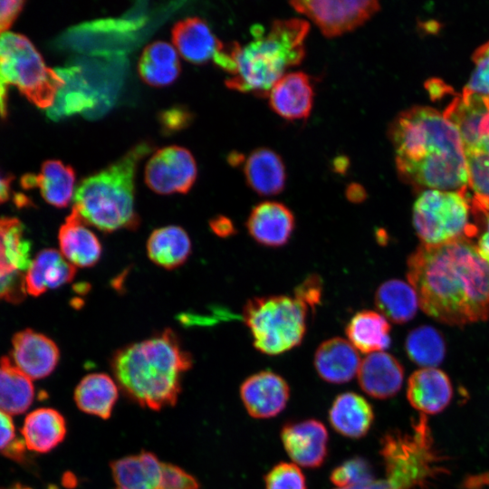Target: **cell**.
<instances>
[{
    "label": "cell",
    "instance_id": "f907efd6",
    "mask_svg": "<svg viewBox=\"0 0 489 489\" xmlns=\"http://www.w3.org/2000/svg\"><path fill=\"white\" fill-rule=\"evenodd\" d=\"M0 489H31L29 487L24 486L20 484H15L14 485H11L9 487H0Z\"/></svg>",
    "mask_w": 489,
    "mask_h": 489
},
{
    "label": "cell",
    "instance_id": "8fae6325",
    "mask_svg": "<svg viewBox=\"0 0 489 489\" xmlns=\"http://www.w3.org/2000/svg\"><path fill=\"white\" fill-rule=\"evenodd\" d=\"M312 20L326 37L340 36L368 21L379 10L375 0H301L289 3Z\"/></svg>",
    "mask_w": 489,
    "mask_h": 489
},
{
    "label": "cell",
    "instance_id": "7402d4cb",
    "mask_svg": "<svg viewBox=\"0 0 489 489\" xmlns=\"http://www.w3.org/2000/svg\"><path fill=\"white\" fill-rule=\"evenodd\" d=\"M360 363L357 350L350 341L340 337L321 343L314 355L318 375L332 384L350 381L359 371Z\"/></svg>",
    "mask_w": 489,
    "mask_h": 489
},
{
    "label": "cell",
    "instance_id": "4316f807",
    "mask_svg": "<svg viewBox=\"0 0 489 489\" xmlns=\"http://www.w3.org/2000/svg\"><path fill=\"white\" fill-rule=\"evenodd\" d=\"M116 489H158L162 463L151 453L120 458L111 465Z\"/></svg>",
    "mask_w": 489,
    "mask_h": 489
},
{
    "label": "cell",
    "instance_id": "836d02e7",
    "mask_svg": "<svg viewBox=\"0 0 489 489\" xmlns=\"http://www.w3.org/2000/svg\"><path fill=\"white\" fill-rule=\"evenodd\" d=\"M34 388L30 378L7 357L0 360V410L8 415L24 413L34 400Z\"/></svg>",
    "mask_w": 489,
    "mask_h": 489
},
{
    "label": "cell",
    "instance_id": "d6a6232c",
    "mask_svg": "<svg viewBox=\"0 0 489 489\" xmlns=\"http://www.w3.org/2000/svg\"><path fill=\"white\" fill-rule=\"evenodd\" d=\"M375 304L379 313L396 323L412 320L419 306L414 288L398 279L388 280L379 286L375 292Z\"/></svg>",
    "mask_w": 489,
    "mask_h": 489
},
{
    "label": "cell",
    "instance_id": "b9f144b4",
    "mask_svg": "<svg viewBox=\"0 0 489 489\" xmlns=\"http://www.w3.org/2000/svg\"><path fill=\"white\" fill-rule=\"evenodd\" d=\"M158 489H199L196 479L181 468L162 463V477Z\"/></svg>",
    "mask_w": 489,
    "mask_h": 489
},
{
    "label": "cell",
    "instance_id": "9a60e30c",
    "mask_svg": "<svg viewBox=\"0 0 489 489\" xmlns=\"http://www.w3.org/2000/svg\"><path fill=\"white\" fill-rule=\"evenodd\" d=\"M240 395L250 416L269 418L285 408L290 388L280 375L264 370L250 376L242 383Z\"/></svg>",
    "mask_w": 489,
    "mask_h": 489
},
{
    "label": "cell",
    "instance_id": "7bdbcfd3",
    "mask_svg": "<svg viewBox=\"0 0 489 489\" xmlns=\"http://www.w3.org/2000/svg\"><path fill=\"white\" fill-rule=\"evenodd\" d=\"M321 279L315 274L307 276L294 290V297L312 310L321 303Z\"/></svg>",
    "mask_w": 489,
    "mask_h": 489
},
{
    "label": "cell",
    "instance_id": "1f68e13d",
    "mask_svg": "<svg viewBox=\"0 0 489 489\" xmlns=\"http://www.w3.org/2000/svg\"><path fill=\"white\" fill-rule=\"evenodd\" d=\"M74 398L82 411L106 419L118 398V388L109 375L92 373L79 382Z\"/></svg>",
    "mask_w": 489,
    "mask_h": 489
},
{
    "label": "cell",
    "instance_id": "52a82bcc",
    "mask_svg": "<svg viewBox=\"0 0 489 489\" xmlns=\"http://www.w3.org/2000/svg\"><path fill=\"white\" fill-rule=\"evenodd\" d=\"M308 308L295 297L269 295L249 299L243 320L254 348L266 355H279L301 344L306 332Z\"/></svg>",
    "mask_w": 489,
    "mask_h": 489
},
{
    "label": "cell",
    "instance_id": "277c9868",
    "mask_svg": "<svg viewBox=\"0 0 489 489\" xmlns=\"http://www.w3.org/2000/svg\"><path fill=\"white\" fill-rule=\"evenodd\" d=\"M309 30V23L297 17L274 20L268 31L254 25L251 42L244 46L236 43L235 71L226 79V87L267 97L286 71L303 60Z\"/></svg>",
    "mask_w": 489,
    "mask_h": 489
},
{
    "label": "cell",
    "instance_id": "d590c367",
    "mask_svg": "<svg viewBox=\"0 0 489 489\" xmlns=\"http://www.w3.org/2000/svg\"><path fill=\"white\" fill-rule=\"evenodd\" d=\"M405 349L408 358L424 368L438 366L446 355V343L442 334L428 325L412 330L407 336Z\"/></svg>",
    "mask_w": 489,
    "mask_h": 489
},
{
    "label": "cell",
    "instance_id": "ac0fdd59",
    "mask_svg": "<svg viewBox=\"0 0 489 489\" xmlns=\"http://www.w3.org/2000/svg\"><path fill=\"white\" fill-rule=\"evenodd\" d=\"M358 379L368 395L379 399L389 398L401 388L404 369L391 354L374 352L361 361Z\"/></svg>",
    "mask_w": 489,
    "mask_h": 489
},
{
    "label": "cell",
    "instance_id": "d6986e66",
    "mask_svg": "<svg viewBox=\"0 0 489 489\" xmlns=\"http://www.w3.org/2000/svg\"><path fill=\"white\" fill-rule=\"evenodd\" d=\"M452 397L451 381L440 369L423 368L408 379L407 398L411 406L421 413H440L449 405Z\"/></svg>",
    "mask_w": 489,
    "mask_h": 489
},
{
    "label": "cell",
    "instance_id": "9c48e42d",
    "mask_svg": "<svg viewBox=\"0 0 489 489\" xmlns=\"http://www.w3.org/2000/svg\"><path fill=\"white\" fill-rule=\"evenodd\" d=\"M470 217L466 189H427L414 204L412 222L424 244L435 245L458 239L473 243L477 228Z\"/></svg>",
    "mask_w": 489,
    "mask_h": 489
},
{
    "label": "cell",
    "instance_id": "8992f818",
    "mask_svg": "<svg viewBox=\"0 0 489 489\" xmlns=\"http://www.w3.org/2000/svg\"><path fill=\"white\" fill-rule=\"evenodd\" d=\"M63 79L46 66L43 56L24 35L0 34V116L7 115L8 87L14 86L39 108L50 109Z\"/></svg>",
    "mask_w": 489,
    "mask_h": 489
},
{
    "label": "cell",
    "instance_id": "e0dca14e",
    "mask_svg": "<svg viewBox=\"0 0 489 489\" xmlns=\"http://www.w3.org/2000/svg\"><path fill=\"white\" fill-rule=\"evenodd\" d=\"M295 227L292 212L285 205L264 201L251 211L246 228L251 237L267 247H280L288 243Z\"/></svg>",
    "mask_w": 489,
    "mask_h": 489
},
{
    "label": "cell",
    "instance_id": "484cf974",
    "mask_svg": "<svg viewBox=\"0 0 489 489\" xmlns=\"http://www.w3.org/2000/svg\"><path fill=\"white\" fill-rule=\"evenodd\" d=\"M56 72L63 79L64 85L58 91L53 105L48 109L51 119L59 120L94 108L97 94L83 79L80 67L59 68Z\"/></svg>",
    "mask_w": 489,
    "mask_h": 489
},
{
    "label": "cell",
    "instance_id": "3957f363",
    "mask_svg": "<svg viewBox=\"0 0 489 489\" xmlns=\"http://www.w3.org/2000/svg\"><path fill=\"white\" fill-rule=\"evenodd\" d=\"M192 359L171 329L118 350L111 360L121 388L140 405L154 410L176 403L182 374Z\"/></svg>",
    "mask_w": 489,
    "mask_h": 489
},
{
    "label": "cell",
    "instance_id": "7c38bea8",
    "mask_svg": "<svg viewBox=\"0 0 489 489\" xmlns=\"http://www.w3.org/2000/svg\"><path fill=\"white\" fill-rule=\"evenodd\" d=\"M197 176V163L189 150L179 146L158 149L145 168V182L155 193H187Z\"/></svg>",
    "mask_w": 489,
    "mask_h": 489
},
{
    "label": "cell",
    "instance_id": "ee69618b",
    "mask_svg": "<svg viewBox=\"0 0 489 489\" xmlns=\"http://www.w3.org/2000/svg\"><path fill=\"white\" fill-rule=\"evenodd\" d=\"M24 1L0 0V34L13 24L23 9Z\"/></svg>",
    "mask_w": 489,
    "mask_h": 489
},
{
    "label": "cell",
    "instance_id": "44dd1931",
    "mask_svg": "<svg viewBox=\"0 0 489 489\" xmlns=\"http://www.w3.org/2000/svg\"><path fill=\"white\" fill-rule=\"evenodd\" d=\"M76 267L61 253L53 248L40 251L24 276L26 293L40 296L48 290L59 288L72 282Z\"/></svg>",
    "mask_w": 489,
    "mask_h": 489
},
{
    "label": "cell",
    "instance_id": "bcb514c9",
    "mask_svg": "<svg viewBox=\"0 0 489 489\" xmlns=\"http://www.w3.org/2000/svg\"><path fill=\"white\" fill-rule=\"evenodd\" d=\"M209 225L212 231L220 237H228L235 233V227L232 221L223 216L214 217L209 222Z\"/></svg>",
    "mask_w": 489,
    "mask_h": 489
},
{
    "label": "cell",
    "instance_id": "f6af8a7d",
    "mask_svg": "<svg viewBox=\"0 0 489 489\" xmlns=\"http://www.w3.org/2000/svg\"><path fill=\"white\" fill-rule=\"evenodd\" d=\"M14 440V426L10 415L0 410V450Z\"/></svg>",
    "mask_w": 489,
    "mask_h": 489
},
{
    "label": "cell",
    "instance_id": "30bf717a",
    "mask_svg": "<svg viewBox=\"0 0 489 489\" xmlns=\"http://www.w3.org/2000/svg\"><path fill=\"white\" fill-rule=\"evenodd\" d=\"M443 113L459 131L468 187L489 197V97L463 91Z\"/></svg>",
    "mask_w": 489,
    "mask_h": 489
},
{
    "label": "cell",
    "instance_id": "8d00e7d4",
    "mask_svg": "<svg viewBox=\"0 0 489 489\" xmlns=\"http://www.w3.org/2000/svg\"><path fill=\"white\" fill-rule=\"evenodd\" d=\"M24 273L0 249V301L19 303L24 299Z\"/></svg>",
    "mask_w": 489,
    "mask_h": 489
},
{
    "label": "cell",
    "instance_id": "cb8c5ba5",
    "mask_svg": "<svg viewBox=\"0 0 489 489\" xmlns=\"http://www.w3.org/2000/svg\"><path fill=\"white\" fill-rule=\"evenodd\" d=\"M245 180L260 196L280 194L285 186L286 172L279 154L268 148L253 150L244 164Z\"/></svg>",
    "mask_w": 489,
    "mask_h": 489
},
{
    "label": "cell",
    "instance_id": "7dc6e473",
    "mask_svg": "<svg viewBox=\"0 0 489 489\" xmlns=\"http://www.w3.org/2000/svg\"><path fill=\"white\" fill-rule=\"evenodd\" d=\"M366 190L357 183L350 184L346 189V197L352 203H360L366 198Z\"/></svg>",
    "mask_w": 489,
    "mask_h": 489
},
{
    "label": "cell",
    "instance_id": "74e56055",
    "mask_svg": "<svg viewBox=\"0 0 489 489\" xmlns=\"http://www.w3.org/2000/svg\"><path fill=\"white\" fill-rule=\"evenodd\" d=\"M331 481L340 487L368 484L374 481L373 470L366 459L356 456L337 466Z\"/></svg>",
    "mask_w": 489,
    "mask_h": 489
},
{
    "label": "cell",
    "instance_id": "f1b7e54d",
    "mask_svg": "<svg viewBox=\"0 0 489 489\" xmlns=\"http://www.w3.org/2000/svg\"><path fill=\"white\" fill-rule=\"evenodd\" d=\"M65 434V420L53 408H38L31 412L22 427L25 446L38 453L53 449L63 440Z\"/></svg>",
    "mask_w": 489,
    "mask_h": 489
},
{
    "label": "cell",
    "instance_id": "60d3db41",
    "mask_svg": "<svg viewBox=\"0 0 489 489\" xmlns=\"http://www.w3.org/2000/svg\"><path fill=\"white\" fill-rule=\"evenodd\" d=\"M265 489H306L305 477L294 464L280 463L265 475Z\"/></svg>",
    "mask_w": 489,
    "mask_h": 489
},
{
    "label": "cell",
    "instance_id": "2e32d148",
    "mask_svg": "<svg viewBox=\"0 0 489 489\" xmlns=\"http://www.w3.org/2000/svg\"><path fill=\"white\" fill-rule=\"evenodd\" d=\"M271 109L288 120L307 119L312 110V80L303 72L285 73L268 93Z\"/></svg>",
    "mask_w": 489,
    "mask_h": 489
},
{
    "label": "cell",
    "instance_id": "ab89813d",
    "mask_svg": "<svg viewBox=\"0 0 489 489\" xmlns=\"http://www.w3.org/2000/svg\"><path fill=\"white\" fill-rule=\"evenodd\" d=\"M473 61L475 69L463 91L489 97V41L475 50Z\"/></svg>",
    "mask_w": 489,
    "mask_h": 489
},
{
    "label": "cell",
    "instance_id": "c3c4849f",
    "mask_svg": "<svg viewBox=\"0 0 489 489\" xmlns=\"http://www.w3.org/2000/svg\"><path fill=\"white\" fill-rule=\"evenodd\" d=\"M14 180L12 175L0 172V204L5 203L11 197V184Z\"/></svg>",
    "mask_w": 489,
    "mask_h": 489
},
{
    "label": "cell",
    "instance_id": "e575fe53",
    "mask_svg": "<svg viewBox=\"0 0 489 489\" xmlns=\"http://www.w3.org/2000/svg\"><path fill=\"white\" fill-rule=\"evenodd\" d=\"M75 172L69 165L60 160H46L41 172L34 175V187L40 189L43 199L50 205L63 208L73 198Z\"/></svg>",
    "mask_w": 489,
    "mask_h": 489
},
{
    "label": "cell",
    "instance_id": "d4e9b609",
    "mask_svg": "<svg viewBox=\"0 0 489 489\" xmlns=\"http://www.w3.org/2000/svg\"><path fill=\"white\" fill-rule=\"evenodd\" d=\"M329 419L339 434L350 438H360L369 430L374 413L371 405L363 397L353 392H345L334 399Z\"/></svg>",
    "mask_w": 489,
    "mask_h": 489
},
{
    "label": "cell",
    "instance_id": "ba28073f",
    "mask_svg": "<svg viewBox=\"0 0 489 489\" xmlns=\"http://www.w3.org/2000/svg\"><path fill=\"white\" fill-rule=\"evenodd\" d=\"M380 445L389 489H426L441 470L425 417L416 421L412 433L389 432Z\"/></svg>",
    "mask_w": 489,
    "mask_h": 489
},
{
    "label": "cell",
    "instance_id": "5b68a950",
    "mask_svg": "<svg viewBox=\"0 0 489 489\" xmlns=\"http://www.w3.org/2000/svg\"><path fill=\"white\" fill-rule=\"evenodd\" d=\"M152 149L149 142L132 147L120 159L92 174L77 187L74 211L87 225L103 233L134 230L139 225L135 211V176L139 161Z\"/></svg>",
    "mask_w": 489,
    "mask_h": 489
},
{
    "label": "cell",
    "instance_id": "ffe728a7",
    "mask_svg": "<svg viewBox=\"0 0 489 489\" xmlns=\"http://www.w3.org/2000/svg\"><path fill=\"white\" fill-rule=\"evenodd\" d=\"M58 243L62 255L75 267H91L100 261L102 254L96 235L72 210L60 226Z\"/></svg>",
    "mask_w": 489,
    "mask_h": 489
},
{
    "label": "cell",
    "instance_id": "83f0119b",
    "mask_svg": "<svg viewBox=\"0 0 489 489\" xmlns=\"http://www.w3.org/2000/svg\"><path fill=\"white\" fill-rule=\"evenodd\" d=\"M192 244L187 233L177 225L155 229L147 242L149 258L168 270L184 264L190 256Z\"/></svg>",
    "mask_w": 489,
    "mask_h": 489
},
{
    "label": "cell",
    "instance_id": "f546056e",
    "mask_svg": "<svg viewBox=\"0 0 489 489\" xmlns=\"http://www.w3.org/2000/svg\"><path fill=\"white\" fill-rule=\"evenodd\" d=\"M346 335L352 346L364 353L383 351L389 347L390 324L379 312H357L346 326Z\"/></svg>",
    "mask_w": 489,
    "mask_h": 489
},
{
    "label": "cell",
    "instance_id": "4fadbf2b",
    "mask_svg": "<svg viewBox=\"0 0 489 489\" xmlns=\"http://www.w3.org/2000/svg\"><path fill=\"white\" fill-rule=\"evenodd\" d=\"M12 362L31 379L49 376L56 368L60 351L49 337L31 329L16 332L12 339Z\"/></svg>",
    "mask_w": 489,
    "mask_h": 489
},
{
    "label": "cell",
    "instance_id": "4dcf8cb0",
    "mask_svg": "<svg viewBox=\"0 0 489 489\" xmlns=\"http://www.w3.org/2000/svg\"><path fill=\"white\" fill-rule=\"evenodd\" d=\"M138 71L141 80L150 86L170 85L180 73L178 55L169 43L154 42L143 50Z\"/></svg>",
    "mask_w": 489,
    "mask_h": 489
},
{
    "label": "cell",
    "instance_id": "681fc988",
    "mask_svg": "<svg viewBox=\"0 0 489 489\" xmlns=\"http://www.w3.org/2000/svg\"><path fill=\"white\" fill-rule=\"evenodd\" d=\"M369 484H361V485H352V486L340 487L338 489H371Z\"/></svg>",
    "mask_w": 489,
    "mask_h": 489
},
{
    "label": "cell",
    "instance_id": "603a6c76",
    "mask_svg": "<svg viewBox=\"0 0 489 489\" xmlns=\"http://www.w3.org/2000/svg\"><path fill=\"white\" fill-rule=\"evenodd\" d=\"M172 41L181 56L194 64L213 60L223 46L207 24L199 17L178 21L171 31Z\"/></svg>",
    "mask_w": 489,
    "mask_h": 489
},
{
    "label": "cell",
    "instance_id": "7a4b0ae2",
    "mask_svg": "<svg viewBox=\"0 0 489 489\" xmlns=\"http://www.w3.org/2000/svg\"><path fill=\"white\" fill-rule=\"evenodd\" d=\"M397 170L414 187L459 191L468 173L459 131L444 113L414 106L398 114L388 127Z\"/></svg>",
    "mask_w": 489,
    "mask_h": 489
},
{
    "label": "cell",
    "instance_id": "5bb4252c",
    "mask_svg": "<svg viewBox=\"0 0 489 489\" xmlns=\"http://www.w3.org/2000/svg\"><path fill=\"white\" fill-rule=\"evenodd\" d=\"M281 438L290 458L303 467H319L327 456L328 432L316 419L287 423Z\"/></svg>",
    "mask_w": 489,
    "mask_h": 489
},
{
    "label": "cell",
    "instance_id": "f35d334b",
    "mask_svg": "<svg viewBox=\"0 0 489 489\" xmlns=\"http://www.w3.org/2000/svg\"><path fill=\"white\" fill-rule=\"evenodd\" d=\"M473 223L477 228L474 245L479 255L489 264V197L474 194L469 201Z\"/></svg>",
    "mask_w": 489,
    "mask_h": 489
},
{
    "label": "cell",
    "instance_id": "6da1fadb",
    "mask_svg": "<svg viewBox=\"0 0 489 489\" xmlns=\"http://www.w3.org/2000/svg\"><path fill=\"white\" fill-rule=\"evenodd\" d=\"M407 266L408 283L428 316L454 326L489 319V264L471 241L421 244Z\"/></svg>",
    "mask_w": 489,
    "mask_h": 489
}]
</instances>
